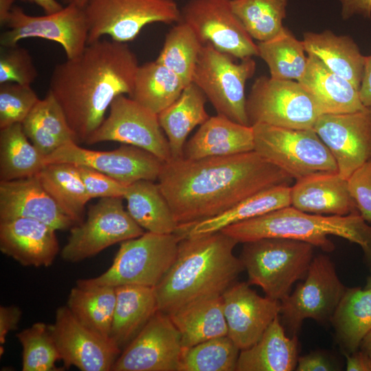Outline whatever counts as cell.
<instances>
[{
	"label": "cell",
	"mask_w": 371,
	"mask_h": 371,
	"mask_svg": "<svg viewBox=\"0 0 371 371\" xmlns=\"http://www.w3.org/2000/svg\"><path fill=\"white\" fill-rule=\"evenodd\" d=\"M293 179L255 150L164 162L158 185L182 231L218 216L266 189Z\"/></svg>",
	"instance_id": "6da1fadb"
},
{
	"label": "cell",
	"mask_w": 371,
	"mask_h": 371,
	"mask_svg": "<svg viewBox=\"0 0 371 371\" xmlns=\"http://www.w3.org/2000/svg\"><path fill=\"white\" fill-rule=\"evenodd\" d=\"M139 65L127 43L101 38L55 66L49 91L62 108L78 144L85 143L100 126L116 97L131 94Z\"/></svg>",
	"instance_id": "7a4b0ae2"
},
{
	"label": "cell",
	"mask_w": 371,
	"mask_h": 371,
	"mask_svg": "<svg viewBox=\"0 0 371 371\" xmlns=\"http://www.w3.org/2000/svg\"><path fill=\"white\" fill-rule=\"evenodd\" d=\"M238 243L222 231L182 238L170 269L154 287L168 315L200 298L222 295L245 270L234 254Z\"/></svg>",
	"instance_id": "3957f363"
},
{
	"label": "cell",
	"mask_w": 371,
	"mask_h": 371,
	"mask_svg": "<svg viewBox=\"0 0 371 371\" xmlns=\"http://www.w3.org/2000/svg\"><path fill=\"white\" fill-rule=\"evenodd\" d=\"M221 231L238 243L284 238L308 243L326 252L335 249L328 236H338L358 245L371 265V225L358 212L345 216L320 215L289 205L228 225Z\"/></svg>",
	"instance_id": "277c9868"
},
{
	"label": "cell",
	"mask_w": 371,
	"mask_h": 371,
	"mask_svg": "<svg viewBox=\"0 0 371 371\" xmlns=\"http://www.w3.org/2000/svg\"><path fill=\"white\" fill-rule=\"evenodd\" d=\"M314 246L284 238H264L243 243L240 255L249 284L281 301L296 281L304 279L314 258Z\"/></svg>",
	"instance_id": "5b68a950"
},
{
	"label": "cell",
	"mask_w": 371,
	"mask_h": 371,
	"mask_svg": "<svg viewBox=\"0 0 371 371\" xmlns=\"http://www.w3.org/2000/svg\"><path fill=\"white\" fill-rule=\"evenodd\" d=\"M181 237L146 232L121 243L111 267L100 276L80 279V286L139 285L155 287L173 264Z\"/></svg>",
	"instance_id": "8992f818"
},
{
	"label": "cell",
	"mask_w": 371,
	"mask_h": 371,
	"mask_svg": "<svg viewBox=\"0 0 371 371\" xmlns=\"http://www.w3.org/2000/svg\"><path fill=\"white\" fill-rule=\"evenodd\" d=\"M254 150L295 181L313 175L338 172L332 153L313 128L252 126Z\"/></svg>",
	"instance_id": "52a82bcc"
},
{
	"label": "cell",
	"mask_w": 371,
	"mask_h": 371,
	"mask_svg": "<svg viewBox=\"0 0 371 371\" xmlns=\"http://www.w3.org/2000/svg\"><path fill=\"white\" fill-rule=\"evenodd\" d=\"M203 45L194 70L192 82L204 93L217 114L250 126L246 111L245 85L256 71L252 57L240 59Z\"/></svg>",
	"instance_id": "ba28073f"
},
{
	"label": "cell",
	"mask_w": 371,
	"mask_h": 371,
	"mask_svg": "<svg viewBox=\"0 0 371 371\" xmlns=\"http://www.w3.org/2000/svg\"><path fill=\"white\" fill-rule=\"evenodd\" d=\"M83 10L88 44L104 36L127 43L149 24L177 23L181 16L174 0H89Z\"/></svg>",
	"instance_id": "9c48e42d"
},
{
	"label": "cell",
	"mask_w": 371,
	"mask_h": 371,
	"mask_svg": "<svg viewBox=\"0 0 371 371\" xmlns=\"http://www.w3.org/2000/svg\"><path fill=\"white\" fill-rule=\"evenodd\" d=\"M250 126L266 124L295 128H313L321 113L311 94L296 80L262 76L254 82L247 97Z\"/></svg>",
	"instance_id": "30bf717a"
},
{
	"label": "cell",
	"mask_w": 371,
	"mask_h": 371,
	"mask_svg": "<svg viewBox=\"0 0 371 371\" xmlns=\"http://www.w3.org/2000/svg\"><path fill=\"white\" fill-rule=\"evenodd\" d=\"M122 197L101 198L89 208L85 221L70 228L61 258L78 262L118 243L137 238L145 232L130 216Z\"/></svg>",
	"instance_id": "8fae6325"
},
{
	"label": "cell",
	"mask_w": 371,
	"mask_h": 371,
	"mask_svg": "<svg viewBox=\"0 0 371 371\" xmlns=\"http://www.w3.org/2000/svg\"><path fill=\"white\" fill-rule=\"evenodd\" d=\"M346 289L330 258L319 254L313 258L304 281L280 301V314L295 335L306 319L330 321Z\"/></svg>",
	"instance_id": "7c38bea8"
},
{
	"label": "cell",
	"mask_w": 371,
	"mask_h": 371,
	"mask_svg": "<svg viewBox=\"0 0 371 371\" xmlns=\"http://www.w3.org/2000/svg\"><path fill=\"white\" fill-rule=\"evenodd\" d=\"M104 142H117L139 147L164 162L172 159L158 115L128 95H120L113 100L107 117L85 144L91 145Z\"/></svg>",
	"instance_id": "4fadbf2b"
},
{
	"label": "cell",
	"mask_w": 371,
	"mask_h": 371,
	"mask_svg": "<svg viewBox=\"0 0 371 371\" xmlns=\"http://www.w3.org/2000/svg\"><path fill=\"white\" fill-rule=\"evenodd\" d=\"M5 26L8 30L1 34V46L41 38L60 44L67 58H73L88 44L89 28L84 10L73 4L43 16L28 15L21 8L14 6Z\"/></svg>",
	"instance_id": "5bb4252c"
},
{
	"label": "cell",
	"mask_w": 371,
	"mask_h": 371,
	"mask_svg": "<svg viewBox=\"0 0 371 371\" xmlns=\"http://www.w3.org/2000/svg\"><path fill=\"white\" fill-rule=\"evenodd\" d=\"M181 21L201 43L235 58L258 56L257 44L234 13L230 0H190L181 10Z\"/></svg>",
	"instance_id": "9a60e30c"
},
{
	"label": "cell",
	"mask_w": 371,
	"mask_h": 371,
	"mask_svg": "<svg viewBox=\"0 0 371 371\" xmlns=\"http://www.w3.org/2000/svg\"><path fill=\"white\" fill-rule=\"evenodd\" d=\"M45 165L70 163L95 169L128 186L139 180H158L164 161L139 147L122 144L106 151L80 147L76 142L66 144L44 158Z\"/></svg>",
	"instance_id": "2e32d148"
},
{
	"label": "cell",
	"mask_w": 371,
	"mask_h": 371,
	"mask_svg": "<svg viewBox=\"0 0 371 371\" xmlns=\"http://www.w3.org/2000/svg\"><path fill=\"white\" fill-rule=\"evenodd\" d=\"M181 335L169 315L157 310L122 350L113 371H177Z\"/></svg>",
	"instance_id": "e0dca14e"
},
{
	"label": "cell",
	"mask_w": 371,
	"mask_h": 371,
	"mask_svg": "<svg viewBox=\"0 0 371 371\" xmlns=\"http://www.w3.org/2000/svg\"><path fill=\"white\" fill-rule=\"evenodd\" d=\"M50 330L64 368L82 371L112 370L122 350L111 339L80 323L66 306L56 309Z\"/></svg>",
	"instance_id": "ac0fdd59"
},
{
	"label": "cell",
	"mask_w": 371,
	"mask_h": 371,
	"mask_svg": "<svg viewBox=\"0 0 371 371\" xmlns=\"http://www.w3.org/2000/svg\"><path fill=\"white\" fill-rule=\"evenodd\" d=\"M313 128L332 153L344 178L348 179L371 159V108L322 114Z\"/></svg>",
	"instance_id": "d6986e66"
},
{
	"label": "cell",
	"mask_w": 371,
	"mask_h": 371,
	"mask_svg": "<svg viewBox=\"0 0 371 371\" xmlns=\"http://www.w3.org/2000/svg\"><path fill=\"white\" fill-rule=\"evenodd\" d=\"M227 335L241 350L255 344L279 316L280 302L262 297L248 282H235L223 294Z\"/></svg>",
	"instance_id": "ffe728a7"
},
{
	"label": "cell",
	"mask_w": 371,
	"mask_h": 371,
	"mask_svg": "<svg viewBox=\"0 0 371 371\" xmlns=\"http://www.w3.org/2000/svg\"><path fill=\"white\" fill-rule=\"evenodd\" d=\"M16 218L34 219L56 231L76 225L60 209L36 175L0 181V221Z\"/></svg>",
	"instance_id": "44dd1931"
},
{
	"label": "cell",
	"mask_w": 371,
	"mask_h": 371,
	"mask_svg": "<svg viewBox=\"0 0 371 371\" xmlns=\"http://www.w3.org/2000/svg\"><path fill=\"white\" fill-rule=\"evenodd\" d=\"M56 231L32 218L0 221V250L23 266L49 267L59 252Z\"/></svg>",
	"instance_id": "7402d4cb"
},
{
	"label": "cell",
	"mask_w": 371,
	"mask_h": 371,
	"mask_svg": "<svg viewBox=\"0 0 371 371\" xmlns=\"http://www.w3.org/2000/svg\"><path fill=\"white\" fill-rule=\"evenodd\" d=\"M291 205L307 213L345 216L358 212L348 179L339 172L321 173L295 181Z\"/></svg>",
	"instance_id": "603a6c76"
},
{
	"label": "cell",
	"mask_w": 371,
	"mask_h": 371,
	"mask_svg": "<svg viewBox=\"0 0 371 371\" xmlns=\"http://www.w3.org/2000/svg\"><path fill=\"white\" fill-rule=\"evenodd\" d=\"M254 150L252 126L237 123L216 114L202 124L186 142L183 157L196 159L227 156Z\"/></svg>",
	"instance_id": "cb8c5ba5"
},
{
	"label": "cell",
	"mask_w": 371,
	"mask_h": 371,
	"mask_svg": "<svg viewBox=\"0 0 371 371\" xmlns=\"http://www.w3.org/2000/svg\"><path fill=\"white\" fill-rule=\"evenodd\" d=\"M298 82L311 94L322 115L352 113L366 108L359 90L313 54H308L306 71Z\"/></svg>",
	"instance_id": "d4e9b609"
},
{
	"label": "cell",
	"mask_w": 371,
	"mask_h": 371,
	"mask_svg": "<svg viewBox=\"0 0 371 371\" xmlns=\"http://www.w3.org/2000/svg\"><path fill=\"white\" fill-rule=\"evenodd\" d=\"M297 353L296 335L287 337L277 316L255 344L240 350L236 371H292Z\"/></svg>",
	"instance_id": "484cf974"
},
{
	"label": "cell",
	"mask_w": 371,
	"mask_h": 371,
	"mask_svg": "<svg viewBox=\"0 0 371 371\" xmlns=\"http://www.w3.org/2000/svg\"><path fill=\"white\" fill-rule=\"evenodd\" d=\"M115 293L110 338L122 351L158 310L157 302L154 287L123 285Z\"/></svg>",
	"instance_id": "4316f807"
},
{
	"label": "cell",
	"mask_w": 371,
	"mask_h": 371,
	"mask_svg": "<svg viewBox=\"0 0 371 371\" xmlns=\"http://www.w3.org/2000/svg\"><path fill=\"white\" fill-rule=\"evenodd\" d=\"M302 43L307 54L317 56L359 91L366 56L350 36L337 35L330 30L308 32L304 34Z\"/></svg>",
	"instance_id": "83f0119b"
},
{
	"label": "cell",
	"mask_w": 371,
	"mask_h": 371,
	"mask_svg": "<svg viewBox=\"0 0 371 371\" xmlns=\"http://www.w3.org/2000/svg\"><path fill=\"white\" fill-rule=\"evenodd\" d=\"M207 98L194 82L186 85L179 97L158 114L160 126L170 146L172 159L183 157L186 139L210 115L205 110Z\"/></svg>",
	"instance_id": "f1b7e54d"
},
{
	"label": "cell",
	"mask_w": 371,
	"mask_h": 371,
	"mask_svg": "<svg viewBox=\"0 0 371 371\" xmlns=\"http://www.w3.org/2000/svg\"><path fill=\"white\" fill-rule=\"evenodd\" d=\"M169 316L180 333L182 348L227 335L222 295L192 301Z\"/></svg>",
	"instance_id": "f546056e"
},
{
	"label": "cell",
	"mask_w": 371,
	"mask_h": 371,
	"mask_svg": "<svg viewBox=\"0 0 371 371\" xmlns=\"http://www.w3.org/2000/svg\"><path fill=\"white\" fill-rule=\"evenodd\" d=\"M21 124L25 134L44 158L66 144L77 143L62 108L49 91Z\"/></svg>",
	"instance_id": "4dcf8cb0"
},
{
	"label": "cell",
	"mask_w": 371,
	"mask_h": 371,
	"mask_svg": "<svg viewBox=\"0 0 371 371\" xmlns=\"http://www.w3.org/2000/svg\"><path fill=\"white\" fill-rule=\"evenodd\" d=\"M124 199L132 218L146 232L175 234L178 225L158 183L142 179L127 186Z\"/></svg>",
	"instance_id": "1f68e13d"
},
{
	"label": "cell",
	"mask_w": 371,
	"mask_h": 371,
	"mask_svg": "<svg viewBox=\"0 0 371 371\" xmlns=\"http://www.w3.org/2000/svg\"><path fill=\"white\" fill-rule=\"evenodd\" d=\"M291 186H274L242 201L223 214L195 223L177 234L181 237L200 236L222 230L228 225L291 205Z\"/></svg>",
	"instance_id": "d6a6232c"
},
{
	"label": "cell",
	"mask_w": 371,
	"mask_h": 371,
	"mask_svg": "<svg viewBox=\"0 0 371 371\" xmlns=\"http://www.w3.org/2000/svg\"><path fill=\"white\" fill-rule=\"evenodd\" d=\"M340 346L352 353L371 330V289L347 288L330 319Z\"/></svg>",
	"instance_id": "836d02e7"
},
{
	"label": "cell",
	"mask_w": 371,
	"mask_h": 371,
	"mask_svg": "<svg viewBox=\"0 0 371 371\" xmlns=\"http://www.w3.org/2000/svg\"><path fill=\"white\" fill-rule=\"evenodd\" d=\"M36 176L64 214L76 225L83 221L85 207L91 199L75 164H47Z\"/></svg>",
	"instance_id": "e575fe53"
},
{
	"label": "cell",
	"mask_w": 371,
	"mask_h": 371,
	"mask_svg": "<svg viewBox=\"0 0 371 371\" xmlns=\"http://www.w3.org/2000/svg\"><path fill=\"white\" fill-rule=\"evenodd\" d=\"M185 87L177 74L155 60L139 65L129 97L158 115L179 97Z\"/></svg>",
	"instance_id": "d590c367"
},
{
	"label": "cell",
	"mask_w": 371,
	"mask_h": 371,
	"mask_svg": "<svg viewBox=\"0 0 371 371\" xmlns=\"http://www.w3.org/2000/svg\"><path fill=\"white\" fill-rule=\"evenodd\" d=\"M115 300V287L76 285L69 293L67 306L84 326L111 339Z\"/></svg>",
	"instance_id": "8d00e7d4"
},
{
	"label": "cell",
	"mask_w": 371,
	"mask_h": 371,
	"mask_svg": "<svg viewBox=\"0 0 371 371\" xmlns=\"http://www.w3.org/2000/svg\"><path fill=\"white\" fill-rule=\"evenodd\" d=\"M44 166L43 155L27 138L21 123L0 129V181L35 176Z\"/></svg>",
	"instance_id": "74e56055"
},
{
	"label": "cell",
	"mask_w": 371,
	"mask_h": 371,
	"mask_svg": "<svg viewBox=\"0 0 371 371\" xmlns=\"http://www.w3.org/2000/svg\"><path fill=\"white\" fill-rule=\"evenodd\" d=\"M257 46L258 56L267 65L271 78L298 81L304 75L308 62L304 44L287 28L272 39L258 42Z\"/></svg>",
	"instance_id": "f35d334b"
},
{
	"label": "cell",
	"mask_w": 371,
	"mask_h": 371,
	"mask_svg": "<svg viewBox=\"0 0 371 371\" xmlns=\"http://www.w3.org/2000/svg\"><path fill=\"white\" fill-rule=\"evenodd\" d=\"M230 4L247 32L258 42L275 38L285 28L287 0H230Z\"/></svg>",
	"instance_id": "ab89813d"
},
{
	"label": "cell",
	"mask_w": 371,
	"mask_h": 371,
	"mask_svg": "<svg viewBox=\"0 0 371 371\" xmlns=\"http://www.w3.org/2000/svg\"><path fill=\"white\" fill-rule=\"evenodd\" d=\"M203 45L194 30L180 21L166 34L155 60L177 74L186 86L192 82L194 70Z\"/></svg>",
	"instance_id": "60d3db41"
},
{
	"label": "cell",
	"mask_w": 371,
	"mask_h": 371,
	"mask_svg": "<svg viewBox=\"0 0 371 371\" xmlns=\"http://www.w3.org/2000/svg\"><path fill=\"white\" fill-rule=\"evenodd\" d=\"M239 351L228 335L182 348L177 371H236Z\"/></svg>",
	"instance_id": "b9f144b4"
},
{
	"label": "cell",
	"mask_w": 371,
	"mask_h": 371,
	"mask_svg": "<svg viewBox=\"0 0 371 371\" xmlns=\"http://www.w3.org/2000/svg\"><path fill=\"white\" fill-rule=\"evenodd\" d=\"M22 346L23 371H57L60 355L49 325L36 322L16 335Z\"/></svg>",
	"instance_id": "7bdbcfd3"
},
{
	"label": "cell",
	"mask_w": 371,
	"mask_h": 371,
	"mask_svg": "<svg viewBox=\"0 0 371 371\" xmlns=\"http://www.w3.org/2000/svg\"><path fill=\"white\" fill-rule=\"evenodd\" d=\"M39 100L31 85L0 84V129L22 123Z\"/></svg>",
	"instance_id": "ee69618b"
},
{
	"label": "cell",
	"mask_w": 371,
	"mask_h": 371,
	"mask_svg": "<svg viewBox=\"0 0 371 371\" xmlns=\"http://www.w3.org/2000/svg\"><path fill=\"white\" fill-rule=\"evenodd\" d=\"M38 71L29 52L18 44L1 46L0 84L14 82L31 85Z\"/></svg>",
	"instance_id": "f6af8a7d"
},
{
	"label": "cell",
	"mask_w": 371,
	"mask_h": 371,
	"mask_svg": "<svg viewBox=\"0 0 371 371\" xmlns=\"http://www.w3.org/2000/svg\"><path fill=\"white\" fill-rule=\"evenodd\" d=\"M76 166L91 199L109 197L124 198L126 185L92 168L83 165Z\"/></svg>",
	"instance_id": "bcb514c9"
},
{
	"label": "cell",
	"mask_w": 371,
	"mask_h": 371,
	"mask_svg": "<svg viewBox=\"0 0 371 371\" xmlns=\"http://www.w3.org/2000/svg\"><path fill=\"white\" fill-rule=\"evenodd\" d=\"M348 183L358 212L371 223V159L350 176Z\"/></svg>",
	"instance_id": "7dc6e473"
},
{
	"label": "cell",
	"mask_w": 371,
	"mask_h": 371,
	"mask_svg": "<svg viewBox=\"0 0 371 371\" xmlns=\"http://www.w3.org/2000/svg\"><path fill=\"white\" fill-rule=\"evenodd\" d=\"M22 311L15 305L0 306V344L5 342L8 334L17 328Z\"/></svg>",
	"instance_id": "c3c4849f"
},
{
	"label": "cell",
	"mask_w": 371,
	"mask_h": 371,
	"mask_svg": "<svg viewBox=\"0 0 371 371\" xmlns=\"http://www.w3.org/2000/svg\"><path fill=\"white\" fill-rule=\"evenodd\" d=\"M295 370L297 371H328L335 370L333 363L318 352H311L299 357Z\"/></svg>",
	"instance_id": "681fc988"
},
{
	"label": "cell",
	"mask_w": 371,
	"mask_h": 371,
	"mask_svg": "<svg viewBox=\"0 0 371 371\" xmlns=\"http://www.w3.org/2000/svg\"><path fill=\"white\" fill-rule=\"evenodd\" d=\"M340 2L344 19L355 15L371 18V0H340Z\"/></svg>",
	"instance_id": "f907efd6"
},
{
	"label": "cell",
	"mask_w": 371,
	"mask_h": 371,
	"mask_svg": "<svg viewBox=\"0 0 371 371\" xmlns=\"http://www.w3.org/2000/svg\"><path fill=\"white\" fill-rule=\"evenodd\" d=\"M347 371H371V357L363 350L346 353Z\"/></svg>",
	"instance_id": "816d5d0a"
},
{
	"label": "cell",
	"mask_w": 371,
	"mask_h": 371,
	"mask_svg": "<svg viewBox=\"0 0 371 371\" xmlns=\"http://www.w3.org/2000/svg\"><path fill=\"white\" fill-rule=\"evenodd\" d=\"M359 97L365 107L371 108V55L366 56Z\"/></svg>",
	"instance_id": "f5cc1de1"
},
{
	"label": "cell",
	"mask_w": 371,
	"mask_h": 371,
	"mask_svg": "<svg viewBox=\"0 0 371 371\" xmlns=\"http://www.w3.org/2000/svg\"><path fill=\"white\" fill-rule=\"evenodd\" d=\"M34 3L41 8L45 14L56 12L63 8L56 0H23Z\"/></svg>",
	"instance_id": "db71d44e"
},
{
	"label": "cell",
	"mask_w": 371,
	"mask_h": 371,
	"mask_svg": "<svg viewBox=\"0 0 371 371\" xmlns=\"http://www.w3.org/2000/svg\"><path fill=\"white\" fill-rule=\"evenodd\" d=\"M15 0H0V24L5 26Z\"/></svg>",
	"instance_id": "11a10c76"
},
{
	"label": "cell",
	"mask_w": 371,
	"mask_h": 371,
	"mask_svg": "<svg viewBox=\"0 0 371 371\" xmlns=\"http://www.w3.org/2000/svg\"><path fill=\"white\" fill-rule=\"evenodd\" d=\"M359 348L371 357V330L361 341Z\"/></svg>",
	"instance_id": "9f6ffc18"
},
{
	"label": "cell",
	"mask_w": 371,
	"mask_h": 371,
	"mask_svg": "<svg viewBox=\"0 0 371 371\" xmlns=\"http://www.w3.org/2000/svg\"><path fill=\"white\" fill-rule=\"evenodd\" d=\"M67 4H73L79 8H84L89 0H63Z\"/></svg>",
	"instance_id": "6f0895ef"
},
{
	"label": "cell",
	"mask_w": 371,
	"mask_h": 371,
	"mask_svg": "<svg viewBox=\"0 0 371 371\" xmlns=\"http://www.w3.org/2000/svg\"><path fill=\"white\" fill-rule=\"evenodd\" d=\"M366 287L371 289V275L367 279V283Z\"/></svg>",
	"instance_id": "680465c9"
}]
</instances>
